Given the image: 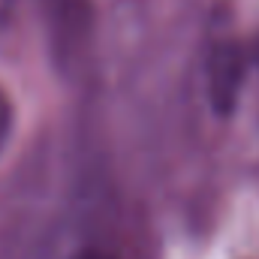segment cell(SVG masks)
Instances as JSON below:
<instances>
[{"mask_svg":"<svg viewBox=\"0 0 259 259\" xmlns=\"http://www.w3.org/2000/svg\"><path fill=\"white\" fill-rule=\"evenodd\" d=\"M52 61L64 72L84 64L94 39V0H39Z\"/></svg>","mask_w":259,"mask_h":259,"instance_id":"obj_1","label":"cell"},{"mask_svg":"<svg viewBox=\"0 0 259 259\" xmlns=\"http://www.w3.org/2000/svg\"><path fill=\"white\" fill-rule=\"evenodd\" d=\"M244 78V55L238 42H217L208 58V94L220 115H229Z\"/></svg>","mask_w":259,"mask_h":259,"instance_id":"obj_2","label":"cell"},{"mask_svg":"<svg viewBox=\"0 0 259 259\" xmlns=\"http://www.w3.org/2000/svg\"><path fill=\"white\" fill-rule=\"evenodd\" d=\"M12 121H15L12 103H9L6 91L0 88V151H3V148H6V142H9V133H12Z\"/></svg>","mask_w":259,"mask_h":259,"instance_id":"obj_3","label":"cell"},{"mask_svg":"<svg viewBox=\"0 0 259 259\" xmlns=\"http://www.w3.org/2000/svg\"><path fill=\"white\" fill-rule=\"evenodd\" d=\"M78 259H112V256H103V253H81Z\"/></svg>","mask_w":259,"mask_h":259,"instance_id":"obj_4","label":"cell"}]
</instances>
